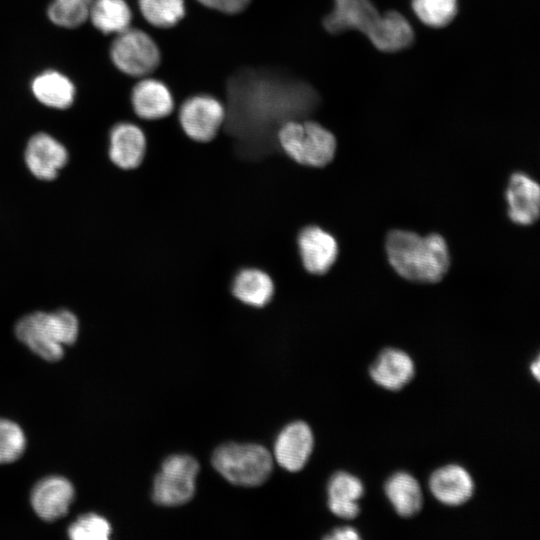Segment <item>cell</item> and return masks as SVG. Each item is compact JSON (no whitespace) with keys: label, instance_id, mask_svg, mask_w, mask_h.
<instances>
[{"label":"cell","instance_id":"1","mask_svg":"<svg viewBox=\"0 0 540 540\" xmlns=\"http://www.w3.org/2000/svg\"><path fill=\"white\" fill-rule=\"evenodd\" d=\"M331 34L357 30L383 52H396L413 41V30L397 11L380 14L370 0H334V8L323 20Z\"/></svg>","mask_w":540,"mask_h":540},{"label":"cell","instance_id":"2","mask_svg":"<svg viewBox=\"0 0 540 540\" xmlns=\"http://www.w3.org/2000/svg\"><path fill=\"white\" fill-rule=\"evenodd\" d=\"M386 252L394 270L410 281L438 282L450 265L447 244L438 234L420 236L410 231H391Z\"/></svg>","mask_w":540,"mask_h":540},{"label":"cell","instance_id":"3","mask_svg":"<svg viewBox=\"0 0 540 540\" xmlns=\"http://www.w3.org/2000/svg\"><path fill=\"white\" fill-rule=\"evenodd\" d=\"M78 319L66 309L37 311L25 315L16 324L17 338L36 355L47 361H58L64 346L73 344L78 335Z\"/></svg>","mask_w":540,"mask_h":540},{"label":"cell","instance_id":"4","mask_svg":"<svg viewBox=\"0 0 540 540\" xmlns=\"http://www.w3.org/2000/svg\"><path fill=\"white\" fill-rule=\"evenodd\" d=\"M280 150L295 163L323 168L334 160L337 141L334 134L318 122L287 120L276 131Z\"/></svg>","mask_w":540,"mask_h":540},{"label":"cell","instance_id":"5","mask_svg":"<svg viewBox=\"0 0 540 540\" xmlns=\"http://www.w3.org/2000/svg\"><path fill=\"white\" fill-rule=\"evenodd\" d=\"M214 468L229 482L241 486H258L269 477L272 457L257 444L227 443L212 456Z\"/></svg>","mask_w":540,"mask_h":540},{"label":"cell","instance_id":"6","mask_svg":"<svg viewBox=\"0 0 540 540\" xmlns=\"http://www.w3.org/2000/svg\"><path fill=\"white\" fill-rule=\"evenodd\" d=\"M109 58L121 73L143 78L158 67L160 51L146 32L129 27L114 36L109 46Z\"/></svg>","mask_w":540,"mask_h":540},{"label":"cell","instance_id":"7","mask_svg":"<svg viewBox=\"0 0 540 540\" xmlns=\"http://www.w3.org/2000/svg\"><path fill=\"white\" fill-rule=\"evenodd\" d=\"M198 470V463L191 456L172 455L165 459L154 480V502L163 506H177L188 502L195 492Z\"/></svg>","mask_w":540,"mask_h":540},{"label":"cell","instance_id":"8","mask_svg":"<svg viewBox=\"0 0 540 540\" xmlns=\"http://www.w3.org/2000/svg\"><path fill=\"white\" fill-rule=\"evenodd\" d=\"M226 117L225 108L217 99L209 95H195L182 104L178 121L189 139L207 143L219 134Z\"/></svg>","mask_w":540,"mask_h":540},{"label":"cell","instance_id":"9","mask_svg":"<svg viewBox=\"0 0 540 540\" xmlns=\"http://www.w3.org/2000/svg\"><path fill=\"white\" fill-rule=\"evenodd\" d=\"M297 249L303 268L318 276L327 274L339 255L338 242L333 234L315 224L304 226L299 231Z\"/></svg>","mask_w":540,"mask_h":540},{"label":"cell","instance_id":"10","mask_svg":"<svg viewBox=\"0 0 540 540\" xmlns=\"http://www.w3.org/2000/svg\"><path fill=\"white\" fill-rule=\"evenodd\" d=\"M69 160L63 143L47 132H38L27 141L24 161L30 173L39 180H54Z\"/></svg>","mask_w":540,"mask_h":540},{"label":"cell","instance_id":"11","mask_svg":"<svg viewBox=\"0 0 540 540\" xmlns=\"http://www.w3.org/2000/svg\"><path fill=\"white\" fill-rule=\"evenodd\" d=\"M148 139L144 130L130 121L112 126L108 137V156L121 171L137 169L147 152Z\"/></svg>","mask_w":540,"mask_h":540},{"label":"cell","instance_id":"12","mask_svg":"<svg viewBox=\"0 0 540 540\" xmlns=\"http://www.w3.org/2000/svg\"><path fill=\"white\" fill-rule=\"evenodd\" d=\"M34 99L44 107L67 110L73 106L77 96L74 81L64 72L48 68L36 73L29 84Z\"/></svg>","mask_w":540,"mask_h":540},{"label":"cell","instance_id":"13","mask_svg":"<svg viewBox=\"0 0 540 540\" xmlns=\"http://www.w3.org/2000/svg\"><path fill=\"white\" fill-rule=\"evenodd\" d=\"M74 499L72 484L63 477L50 476L38 482L31 494V504L36 514L46 521L64 516Z\"/></svg>","mask_w":540,"mask_h":540},{"label":"cell","instance_id":"14","mask_svg":"<svg viewBox=\"0 0 540 540\" xmlns=\"http://www.w3.org/2000/svg\"><path fill=\"white\" fill-rule=\"evenodd\" d=\"M313 447V434L310 427L301 421L286 426L278 435L274 454L278 464L295 472L304 467Z\"/></svg>","mask_w":540,"mask_h":540},{"label":"cell","instance_id":"15","mask_svg":"<svg viewBox=\"0 0 540 540\" xmlns=\"http://www.w3.org/2000/svg\"><path fill=\"white\" fill-rule=\"evenodd\" d=\"M131 106L140 119L157 121L168 117L174 108V101L167 86L156 79L144 78L131 91Z\"/></svg>","mask_w":540,"mask_h":540},{"label":"cell","instance_id":"16","mask_svg":"<svg viewBox=\"0 0 540 540\" xmlns=\"http://www.w3.org/2000/svg\"><path fill=\"white\" fill-rule=\"evenodd\" d=\"M508 214L519 225H531L539 217L540 188L524 173H514L506 191Z\"/></svg>","mask_w":540,"mask_h":540},{"label":"cell","instance_id":"17","mask_svg":"<svg viewBox=\"0 0 540 540\" xmlns=\"http://www.w3.org/2000/svg\"><path fill=\"white\" fill-rule=\"evenodd\" d=\"M274 283L270 275L257 267H244L233 277L232 295L241 303L253 307L266 306L273 297Z\"/></svg>","mask_w":540,"mask_h":540},{"label":"cell","instance_id":"18","mask_svg":"<svg viewBox=\"0 0 540 540\" xmlns=\"http://www.w3.org/2000/svg\"><path fill=\"white\" fill-rule=\"evenodd\" d=\"M370 375L378 385L389 390H399L412 379L414 364L405 352L386 348L372 364Z\"/></svg>","mask_w":540,"mask_h":540},{"label":"cell","instance_id":"19","mask_svg":"<svg viewBox=\"0 0 540 540\" xmlns=\"http://www.w3.org/2000/svg\"><path fill=\"white\" fill-rule=\"evenodd\" d=\"M433 495L447 505H460L473 493V481L469 473L458 465H448L436 470L430 477Z\"/></svg>","mask_w":540,"mask_h":540},{"label":"cell","instance_id":"20","mask_svg":"<svg viewBox=\"0 0 540 540\" xmlns=\"http://www.w3.org/2000/svg\"><path fill=\"white\" fill-rule=\"evenodd\" d=\"M363 494L361 481L346 472L334 474L328 483V506L335 515L352 519L359 513L357 500Z\"/></svg>","mask_w":540,"mask_h":540},{"label":"cell","instance_id":"21","mask_svg":"<svg viewBox=\"0 0 540 540\" xmlns=\"http://www.w3.org/2000/svg\"><path fill=\"white\" fill-rule=\"evenodd\" d=\"M132 11L126 0H92L88 22L104 35H117L131 27Z\"/></svg>","mask_w":540,"mask_h":540},{"label":"cell","instance_id":"22","mask_svg":"<svg viewBox=\"0 0 540 540\" xmlns=\"http://www.w3.org/2000/svg\"><path fill=\"white\" fill-rule=\"evenodd\" d=\"M385 492L397 513L403 517L416 514L422 505V492L416 479L404 472L392 475Z\"/></svg>","mask_w":540,"mask_h":540},{"label":"cell","instance_id":"23","mask_svg":"<svg viewBox=\"0 0 540 540\" xmlns=\"http://www.w3.org/2000/svg\"><path fill=\"white\" fill-rule=\"evenodd\" d=\"M92 0H51L46 8L48 20L64 29H76L88 21Z\"/></svg>","mask_w":540,"mask_h":540},{"label":"cell","instance_id":"24","mask_svg":"<svg viewBox=\"0 0 540 540\" xmlns=\"http://www.w3.org/2000/svg\"><path fill=\"white\" fill-rule=\"evenodd\" d=\"M144 19L158 28L176 25L185 14L184 0H138Z\"/></svg>","mask_w":540,"mask_h":540},{"label":"cell","instance_id":"25","mask_svg":"<svg viewBox=\"0 0 540 540\" xmlns=\"http://www.w3.org/2000/svg\"><path fill=\"white\" fill-rule=\"evenodd\" d=\"M416 16L424 24L439 28L449 24L457 13V0H412Z\"/></svg>","mask_w":540,"mask_h":540},{"label":"cell","instance_id":"26","mask_svg":"<svg viewBox=\"0 0 540 540\" xmlns=\"http://www.w3.org/2000/svg\"><path fill=\"white\" fill-rule=\"evenodd\" d=\"M25 435L14 422L0 419V463L17 460L25 449Z\"/></svg>","mask_w":540,"mask_h":540},{"label":"cell","instance_id":"27","mask_svg":"<svg viewBox=\"0 0 540 540\" xmlns=\"http://www.w3.org/2000/svg\"><path fill=\"white\" fill-rule=\"evenodd\" d=\"M110 534L109 522L95 514L80 517L68 529V535L73 540H106Z\"/></svg>","mask_w":540,"mask_h":540},{"label":"cell","instance_id":"28","mask_svg":"<svg viewBox=\"0 0 540 540\" xmlns=\"http://www.w3.org/2000/svg\"><path fill=\"white\" fill-rule=\"evenodd\" d=\"M204 6L220 12L235 14L244 10L250 0H197Z\"/></svg>","mask_w":540,"mask_h":540},{"label":"cell","instance_id":"29","mask_svg":"<svg viewBox=\"0 0 540 540\" xmlns=\"http://www.w3.org/2000/svg\"><path fill=\"white\" fill-rule=\"evenodd\" d=\"M327 539H337V540H344V539H359V536L357 532L350 528H341L333 531V533L327 537Z\"/></svg>","mask_w":540,"mask_h":540},{"label":"cell","instance_id":"30","mask_svg":"<svg viewBox=\"0 0 540 540\" xmlns=\"http://www.w3.org/2000/svg\"><path fill=\"white\" fill-rule=\"evenodd\" d=\"M539 366H540V363L538 359L531 365V371L535 375L536 379H539Z\"/></svg>","mask_w":540,"mask_h":540}]
</instances>
